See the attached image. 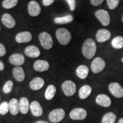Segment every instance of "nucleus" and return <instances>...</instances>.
I'll return each mask as SVG.
<instances>
[{
	"mask_svg": "<svg viewBox=\"0 0 123 123\" xmlns=\"http://www.w3.org/2000/svg\"><path fill=\"white\" fill-rule=\"evenodd\" d=\"M97 46L95 41L92 38H87L85 40L82 47L81 52L86 59H91L95 56L96 53Z\"/></svg>",
	"mask_w": 123,
	"mask_h": 123,
	"instance_id": "1",
	"label": "nucleus"
},
{
	"mask_svg": "<svg viewBox=\"0 0 123 123\" xmlns=\"http://www.w3.org/2000/svg\"><path fill=\"white\" fill-rule=\"evenodd\" d=\"M55 35L59 43L63 46L67 45L72 39V35L70 31L64 27L57 29L55 32Z\"/></svg>",
	"mask_w": 123,
	"mask_h": 123,
	"instance_id": "2",
	"label": "nucleus"
},
{
	"mask_svg": "<svg viewBox=\"0 0 123 123\" xmlns=\"http://www.w3.org/2000/svg\"><path fill=\"white\" fill-rule=\"evenodd\" d=\"M38 38L42 47L45 50H50L54 45L53 37L46 31H43L38 35Z\"/></svg>",
	"mask_w": 123,
	"mask_h": 123,
	"instance_id": "3",
	"label": "nucleus"
},
{
	"mask_svg": "<svg viewBox=\"0 0 123 123\" xmlns=\"http://www.w3.org/2000/svg\"><path fill=\"white\" fill-rule=\"evenodd\" d=\"M66 113L63 109L56 108L49 113V119L51 122L57 123L61 122L64 119Z\"/></svg>",
	"mask_w": 123,
	"mask_h": 123,
	"instance_id": "4",
	"label": "nucleus"
},
{
	"mask_svg": "<svg viewBox=\"0 0 123 123\" xmlns=\"http://www.w3.org/2000/svg\"><path fill=\"white\" fill-rule=\"evenodd\" d=\"M62 89L66 96H72L76 91V86L73 81L67 80L62 84Z\"/></svg>",
	"mask_w": 123,
	"mask_h": 123,
	"instance_id": "5",
	"label": "nucleus"
},
{
	"mask_svg": "<svg viewBox=\"0 0 123 123\" xmlns=\"http://www.w3.org/2000/svg\"><path fill=\"white\" fill-rule=\"evenodd\" d=\"M97 19L104 26H107L110 24L111 18L108 12L103 9H99L95 13Z\"/></svg>",
	"mask_w": 123,
	"mask_h": 123,
	"instance_id": "6",
	"label": "nucleus"
},
{
	"mask_svg": "<svg viewBox=\"0 0 123 123\" xmlns=\"http://www.w3.org/2000/svg\"><path fill=\"white\" fill-rule=\"evenodd\" d=\"M105 67V62L100 57L95 58L91 64V69L94 74H98L102 71Z\"/></svg>",
	"mask_w": 123,
	"mask_h": 123,
	"instance_id": "7",
	"label": "nucleus"
},
{
	"mask_svg": "<svg viewBox=\"0 0 123 123\" xmlns=\"http://www.w3.org/2000/svg\"><path fill=\"white\" fill-rule=\"evenodd\" d=\"M87 116V112L83 108H76L73 109L70 113V117L74 120H83Z\"/></svg>",
	"mask_w": 123,
	"mask_h": 123,
	"instance_id": "8",
	"label": "nucleus"
},
{
	"mask_svg": "<svg viewBox=\"0 0 123 123\" xmlns=\"http://www.w3.org/2000/svg\"><path fill=\"white\" fill-rule=\"evenodd\" d=\"M108 89L112 95L117 98L123 97V88L120 84L116 82H113L110 84Z\"/></svg>",
	"mask_w": 123,
	"mask_h": 123,
	"instance_id": "9",
	"label": "nucleus"
},
{
	"mask_svg": "<svg viewBox=\"0 0 123 123\" xmlns=\"http://www.w3.org/2000/svg\"><path fill=\"white\" fill-rule=\"evenodd\" d=\"M27 10L29 15L31 17H37L41 14V7L38 2L35 1H31L27 6Z\"/></svg>",
	"mask_w": 123,
	"mask_h": 123,
	"instance_id": "10",
	"label": "nucleus"
},
{
	"mask_svg": "<svg viewBox=\"0 0 123 123\" xmlns=\"http://www.w3.org/2000/svg\"><path fill=\"white\" fill-rule=\"evenodd\" d=\"M32 34L28 31H24L17 33L15 37V39L18 43H28L32 40Z\"/></svg>",
	"mask_w": 123,
	"mask_h": 123,
	"instance_id": "11",
	"label": "nucleus"
},
{
	"mask_svg": "<svg viewBox=\"0 0 123 123\" xmlns=\"http://www.w3.org/2000/svg\"><path fill=\"white\" fill-rule=\"evenodd\" d=\"M33 68L36 71L42 73L46 71L50 68V64L49 62L46 60H37L34 63Z\"/></svg>",
	"mask_w": 123,
	"mask_h": 123,
	"instance_id": "12",
	"label": "nucleus"
},
{
	"mask_svg": "<svg viewBox=\"0 0 123 123\" xmlns=\"http://www.w3.org/2000/svg\"><path fill=\"white\" fill-rule=\"evenodd\" d=\"M24 53L29 58H36L40 56L41 51L37 46L34 45H29L25 49Z\"/></svg>",
	"mask_w": 123,
	"mask_h": 123,
	"instance_id": "13",
	"label": "nucleus"
},
{
	"mask_svg": "<svg viewBox=\"0 0 123 123\" xmlns=\"http://www.w3.org/2000/svg\"><path fill=\"white\" fill-rule=\"evenodd\" d=\"M9 61L13 65L21 66L24 64L25 62V58L22 54L14 53L9 56Z\"/></svg>",
	"mask_w": 123,
	"mask_h": 123,
	"instance_id": "14",
	"label": "nucleus"
},
{
	"mask_svg": "<svg viewBox=\"0 0 123 123\" xmlns=\"http://www.w3.org/2000/svg\"><path fill=\"white\" fill-rule=\"evenodd\" d=\"M111 37V32L107 29H101L97 31L96 39L98 42L103 43L108 41Z\"/></svg>",
	"mask_w": 123,
	"mask_h": 123,
	"instance_id": "15",
	"label": "nucleus"
},
{
	"mask_svg": "<svg viewBox=\"0 0 123 123\" xmlns=\"http://www.w3.org/2000/svg\"><path fill=\"white\" fill-rule=\"evenodd\" d=\"M1 21L5 26L8 29L13 28L16 25L15 19L12 15L9 13H5L2 15Z\"/></svg>",
	"mask_w": 123,
	"mask_h": 123,
	"instance_id": "16",
	"label": "nucleus"
},
{
	"mask_svg": "<svg viewBox=\"0 0 123 123\" xmlns=\"http://www.w3.org/2000/svg\"><path fill=\"white\" fill-rule=\"evenodd\" d=\"M96 103L98 105L107 108L111 105V100L107 95L100 94L96 97Z\"/></svg>",
	"mask_w": 123,
	"mask_h": 123,
	"instance_id": "17",
	"label": "nucleus"
},
{
	"mask_svg": "<svg viewBox=\"0 0 123 123\" xmlns=\"http://www.w3.org/2000/svg\"><path fill=\"white\" fill-rule=\"evenodd\" d=\"M44 85V80L41 77H35L31 80L29 83L30 88L32 90L38 91L43 87Z\"/></svg>",
	"mask_w": 123,
	"mask_h": 123,
	"instance_id": "18",
	"label": "nucleus"
},
{
	"mask_svg": "<svg viewBox=\"0 0 123 123\" xmlns=\"http://www.w3.org/2000/svg\"><path fill=\"white\" fill-rule=\"evenodd\" d=\"M12 74L14 78L18 82H22L25 78V73L22 67L16 66L13 69Z\"/></svg>",
	"mask_w": 123,
	"mask_h": 123,
	"instance_id": "19",
	"label": "nucleus"
},
{
	"mask_svg": "<svg viewBox=\"0 0 123 123\" xmlns=\"http://www.w3.org/2000/svg\"><path fill=\"white\" fill-rule=\"evenodd\" d=\"M30 109L31 113L35 117L41 116L43 113V109L41 104L37 101H33L31 103Z\"/></svg>",
	"mask_w": 123,
	"mask_h": 123,
	"instance_id": "20",
	"label": "nucleus"
},
{
	"mask_svg": "<svg viewBox=\"0 0 123 123\" xmlns=\"http://www.w3.org/2000/svg\"><path fill=\"white\" fill-rule=\"evenodd\" d=\"M89 74V68L87 66L80 65L78 66L76 70V74L78 78L81 79H85L88 76Z\"/></svg>",
	"mask_w": 123,
	"mask_h": 123,
	"instance_id": "21",
	"label": "nucleus"
},
{
	"mask_svg": "<svg viewBox=\"0 0 123 123\" xmlns=\"http://www.w3.org/2000/svg\"><path fill=\"white\" fill-rule=\"evenodd\" d=\"M9 111L12 115H17L20 111L19 101L15 98L10 100L9 103Z\"/></svg>",
	"mask_w": 123,
	"mask_h": 123,
	"instance_id": "22",
	"label": "nucleus"
},
{
	"mask_svg": "<svg viewBox=\"0 0 123 123\" xmlns=\"http://www.w3.org/2000/svg\"><path fill=\"white\" fill-rule=\"evenodd\" d=\"M74 20V17L72 15L68 14L63 17H57L54 19V22L58 25H64L70 24Z\"/></svg>",
	"mask_w": 123,
	"mask_h": 123,
	"instance_id": "23",
	"label": "nucleus"
},
{
	"mask_svg": "<svg viewBox=\"0 0 123 123\" xmlns=\"http://www.w3.org/2000/svg\"><path fill=\"white\" fill-rule=\"evenodd\" d=\"M19 110L22 114H26L30 109V104L28 99L26 97L21 98L19 101Z\"/></svg>",
	"mask_w": 123,
	"mask_h": 123,
	"instance_id": "24",
	"label": "nucleus"
},
{
	"mask_svg": "<svg viewBox=\"0 0 123 123\" xmlns=\"http://www.w3.org/2000/svg\"><path fill=\"white\" fill-rule=\"evenodd\" d=\"M92 92V88L89 85H84L79 89V96L80 99L84 100L87 99Z\"/></svg>",
	"mask_w": 123,
	"mask_h": 123,
	"instance_id": "25",
	"label": "nucleus"
},
{
	"mask_svg": "<svg viewBox=\"0 0 123 123\" xmlns=\"http://www.w3.org/2000/svg\"><path fill=\"white\" fill-rule=\"evenodd\" d=\"M56 88L55 86L53 84H50L47 86L46 88L45 93H44V97L47 100H51L54 98L55 93H56Z\"/></svg>",
	"mask_w": 123,
	"mask_h": 123,
	"instance_id": "26",
	"label": "nucleus"
},
{
	"mask_svg": "<svg viewBox=\"0 0 123 123\" xmlns=\"http://www.w3.org/2000/svg\"><path fill=\"white\" fill-rule=\"evenodd\" d=\"M116 115L113 112H108L105 114L101 119V123H115Z\"/></svg>",
	"mask_w": 123,
	"mask_h": 123,
	"instance_id": "27",
	"label": "nucleus"
},
{
	"mask_svg": "<svg viewBox=\"0 0 123 123\" xmlns=\"http://www.w3.org/2000/svg\"><path fill=\"white\" fill-rule=\"evenodd\" d=\"M112 46L115 49H121L123 47V37L117 36L112 40Z\"/></svg>",
	"mask_w": 123,
	"mask_h": 123,
	"instance_id": "28",
	"label": "nucleus"
},
{
	"mask_svg": "<svg viewBox=\"0 0 123 123\" xmlns=\"http://www.w3.org/2000/svg\"><path fill=\"white\" fill-rule=\"evenodd\" d=\"M18 0H4L2 6L6 9H10L14 7L18 4Z\"/></svg>",
	"mask_w": 123,
	"mask_h": 123,
	"instance_id": "29",
	"label": "nucleus"
},
{
	"mask_svg": "<svg viewBox=\"0 0 123 123\" xmlns=\"http://www.w3.org/2000/svg\"><path fill=\"white\" fill-rule=\"evenodd\" d=\"M13 87V82L10 80H7L3 87V92L6 94H8L12 92Z\"/></svg>",
	"mask_w": 123,
	"mask_h": 123,
	"instance_id": "30",
	"label": "nucleus"
},
{
	"mask_svg": "<svg viewBox=\"0 0 123 123\" xmlns=\"http://www.w3.org/2000/svg\"><path fill=\"white\" fill-rule=\"evenodd\" d=\"M9 111V103L7 101H3L0 104V115H5Z\"/></svg>",
	"mask_w": 123,
	"mask_h": 123,
	"instance_id": "31",
	"label": "nucleus"
},
{
	"mask_svg": "<svg viewBox=\"0 0 123 123\" xmlns=\"http://www.w3.org/2000/svg\"><path fill=\"white\" fill-rule=\"evenodd\" d=\"M120 0H107V5L111 10H114L118 6Z\"/></svg>",
	"mask_w": 123,
	"mask_h": 123,
	"instance_id": "32",
	"label": "nucleus"
},
{
	"mask_svg": "<svg viewBox=\"0 0 123 123\" xmlns=\"http://www.w3.org/2000/svg\"><path fill=\"white\" fill-rule=\"evenodd\" d=\"M66 2L68 4L70 10L74 11L76 9V0H66Z\"/></svg>",
	"mask_w": 123,
	"mask_h": 123,
	"instance_id": "33",
	"label": "nucleus"
},
{
	"mask_svg": "<svg viewBox=\"0 0 123 123\" xmlns=\"http://www.w3.org/2000/svg\"><path fill=\"white\" fill-rule=\"evenodd\" d=\"M6 54V49L4 44L0 43V56H4Z\"/></svg>",
	"mask_w": 123,
	"mask_h": 123,
	"instance_id": "34",
	"label": "nucleus"
},
{
	"mask_svg": "<svg viewBox=\"0 0 123 123\" xmlns=\"http://www.w3.org/2000/svg\"><path fill=\"white\" fill-rule=\"evenodd\" d=\"M104 0H90V2L92 5L94 6H98L103 2Z\"/></svg>",
	"mask_w": 123,
	"mask_h": 123,
	"instance_id": "35",
	"label": "nucleus"
},
{
	"mask_svg": "<svg viewBox=\"0 0 123 123\" xmlns=\"http://www.w3.org/2000/svg\"><path fill=\"white\" fill-rule=\"evenodd\" d=\"M55 0H42L43 5L45 6H49L53 4Z\"/></svg>",
	"mask_w": 123,
	"mask_h": 123,
	"instance_id": "36",
	"label": "nucleus"
},
{
	"mask_svg": "<svg viewBox=\"0 0 123 123\" xmlns=\"http://www.w3.org/2000/svg\"><path fill=\"white\" fill-rule=\"evenodd\" d=\"M4 68H5V65H4V62H3L2 61H0V71H2L4 70Z\"/></svg>",
	"mask_w": 123,
	"mask_h": 123,
	"instance_id": "37",
	"label": "nucleus"
},
{
	"mask_svg": "<svg viewBox=\"0 0 123 123\" xmlns=\"http://www.w3.org/2000/svg\"><path fill=\"white\" fill-rule=\"evenodd\" d=\"M117 123H123V117L121 118L119 120V121H118Z\"/></svg>",
	"mask_w": 123,
	"mask_h": 123,
	"instance_id": "38",
	"label": "nucleus"
},
{
	"mask_svg": "<svg viewBox=\"0 0 123 123\" xmlns=\"http://www.w3.org/2000/svg\"><path fill=\"white\" fill-rule=\"evenodd\" d=\"M37 123H46V122H43V121H39V122H37Z\"/></svg>",
	"mask_w": 123,
	"mask_h": 123,
	"instance_id": "39",
	"label": "nucleus"
},
{
	"mask_svg": "<svg viewBox=\"0 0 123 123\" xmlns=\"http://www.w3.org/2000/svg\"><path fill=\"white\" fill-rule=\"evenodd\" d=\"M122 22L123 23V17H122Z\"/></svg>",
	"mask_w": 123,
	"mask_h": 123,
	"instance_id": "40",
	"label": "nucleus"
},
{
	"mask_svg": "<svg viewBox=\"0 0 123 123\" xmlns=\"http://www.w3.org/2000/svg\"><path fill=\"white\" fill-rule=\"evenodd\" d=\"M121 62H123V58H122V59H121Z\"/></svg>",
	"mask_w": 123,
	"mask_h": 123,
	"instance_id": "41",
	"label": "nucleus"
},
{
	"mask_svg": "<svg viewBox=\"0 0 123 123\" xmlns=\"http://www.w3.org/2000/svg\"><path fill=\"white\" fill-rule=\"evenodd\" d=\"M0 31H1V27H0Z\"/></svg>",
	"mask_w": 123,
	"mask_h": 123,
	"instance_id": "42",
	"label": "nucleus"
}]
</instances>
